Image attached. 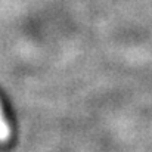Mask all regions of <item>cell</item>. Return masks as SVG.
Wrapping results in <instances>:
<instances>
[{
    "label": "cell",
    "mask_w": 152,
    "mask_h": 152,
    "mask_svg": "<svg viewBox=\"0 0 152 152\" xmlns=\"http://www.w3.org/2000/svg\"><path fill=\"white\" fill-rule=\"evenodd\" d=\"M9 137H10V129L4 120V115H3V111L0 106V142H6V140H9Z\"/></svg>",
    "instance_id": "1"
}]
</instances>
